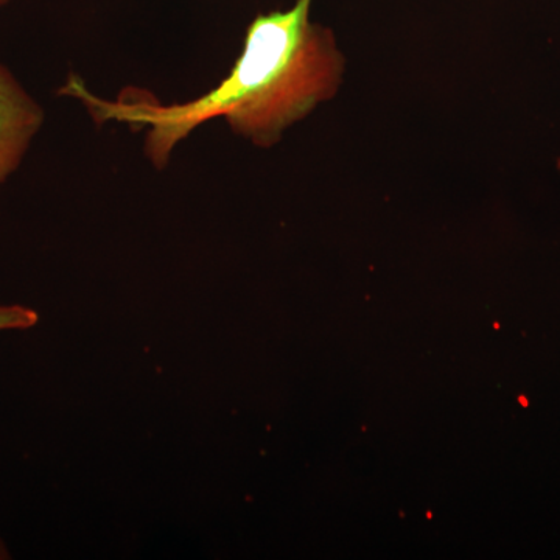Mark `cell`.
Here are the masks:
<instances>
[{"label":"cell","instance_id":"1","mask_svg":"<svg viewBox=\"0 0 560 560\" xmlns=\"http://www.w3.org/2000/svg\"><path fill=\"white\" fill-rule=\"evenodd\" d=\"M311 5L312 0H298L289 11L257 16L230 75L197 101L161 105L145 92L128 91L116 102H105L79 79H70L62 94L83 102L98 121L149 128L145 153L158 168L167 165L180 140L217 117L257 145H271L329 98L340 81V54L331 33L308 21Z\"/></svg>","mask_w":560,"mask_h":560},{"label":"cell","instance_id":"2","mask_svg":"<svg viewBox=\"0 0 560 560\" xmlns=\"http://www.w3.org/2000/svg\"><path fill=\"white\" fill-rule=\"evenodd\" d=\"M43 120L38 103L0 65V187L20 167Z\"/></svg>","mask_w":560,"mask_h":560},{"label":"cell","instance_id":"3","mask_svg":"<svg viewBox=\"0 0 560 560\" xmlns=\"http://www.w3.org/2000/svg\"><path fill=\"white\" fill-rule=\"evenodd\" d=\"M38 323V313L22 305H0V330L31 329Z\"/></svg>","mask_w":560,"mask_h":560},{"label":"cell","instance_id":"4","mask_svg":"<svg viewBox=\"0 0 560 560\" xmlns=\"http://www.w3.org/2000/svg\"><path fill=\"white\" fill-rule=\"evenodd\" d=\"M9 550H7L5 545H3V541L0 540V560L2 559H9Z\"/></svg>","mask_w":560,"mask_h":560},{"label":"cell","instance_id":"5","mask_svg":"<svg viewBox=\"0 0 560 560\" xmlns=\"http://www.w3.org/2000/svg\"><path fill=\"white\" fill-rule=\"evenodd\" d=\"M7 2H9V0H0V7L5 5Z\"/></svg>","mask_w":560,"mask_h":560}]
</instances>
